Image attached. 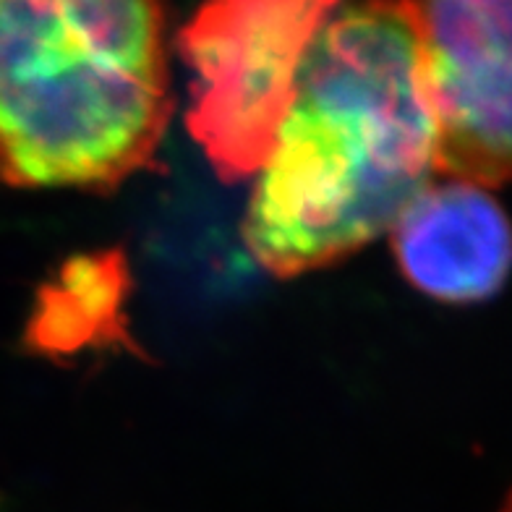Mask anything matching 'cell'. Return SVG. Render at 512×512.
<instances>
[{"label": "cell", "instance_id": "1", "mask_svg": "<svg viewBox=\"0 0 512 512\" xmlns=\"http://www.w3.org/2000/svg\"><path fill=\"white\" fill-rule=\"evenodd\" d=\"M437 173V131L398 0H340L314 34L243 238L277 277L322 270L395 228Z\"/></svg>", "mask_w": 512, "mask_h": 512}, {"label": "cell", "instance_id": "2", "mask_svg": "<svg viewBox=\"0 0 512 512\" xmlns=\"http://www.w3.org/2000/svg\"><path fill=\"white\" fill-rule=\"evenodd\" d=\"M168 121L160 0H0V181L110 191Z\"/></svg>", "mask_w": 512, "mask_h": 512}, {"label": "cell", "instance_id": "3", "mask_svg": "<svg viewBox=\"0 0 512 512\" xmlns=\"http://www.w3.org/2000/svg\"><path fill=\"white\" fill-rule=\"evenodd\" d=\"M340 0H207L178 34L186 123L223 181L254 176L314 34Z\"/></svg>", "mask_w": 512, "mask_h": 512}, {"label": "cell", "instance_id": "4", "mask_svg": "<svg viewBox=\"0 0 512 512\" xmlns=\"http://www.w3.org/2000/svg\"><path fill=\"white\" fill-rule=\"evenodd\" d=\"M437 131V173L512 183V0H398Z\"/></svg>", "mask_w": 512, "mask_h": 512}, {"label": "cell", "instance_id": "5", "mask_svg": "<svg viewBox=\"0 0 512 512\" xmlns=\"http://www.w3.org/2000/svg\"><path fill=\"white\" fill-rule=\"evenodd\" d=\"M390 236L403 275L447 304L494 296L512 270L510 220L476 183H429Z\"/></svg>", "mask_w": 512, "mask_h": 512}, {"label": "cell", "instance_id": "6", "mask_svg": "<svg viewBox=\"0 0 512 512\" xmlns=\"http://www.w3.org/2000/svg\"><path fill=\"white\" fill-rule=\"evenodd\" d=\"M502 512H512V497H510V502H507L505 510H502Z\"/></svg>", "mask_w": 512, "mask_h": 512}]
</instances>
